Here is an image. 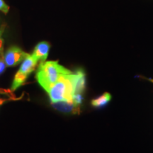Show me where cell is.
Instances as JSON below:
<instances>
[{"label":"cell","instance_id":"5b68a950","mask_svg":"<svg viewBox=\"0 0 153 153\" xmlns=\"http://www.w3.org/2000/svg\"><path fill=\"white\" fill-rule=\"evenodd\" d=\"M38 62V61L32 55H28L26 58L23 60L22 65H21L18 72L28 76L32 72L35 70Z\"/></svg>","mask_w":153,"mask_h":153},{"label":"cell","instance_id":"52a82bcc","mask_svg":"<svg viewBox=\"0 0 153 153\" xmlns=\"http://www.w3.org/2000/svg\"><path fill=\"white\" fill-rule=\"evenodd\" d=\"M53 106L57 110L65 113L79 114L80 112V107L76 106L72 101H59L53 103Z\"/></svg>","mask_w":153,"mask_h":153},{"label":"cell","instance_id":"7a4b0ae2","mask_svg":"<svg viewBox=\"0 0 153 153\" xmlns=\"http://www.w3.org/2000/svg\"><path fill=\"white\" fill-rule=\"evenodd\" d=\"M47 92L52 104L59 101H72L74 94L73 73L70 72L61 76Z\"/></svg>","mask_w":153,"mask_h":153},{"label":"cell","instance_id":"8992f818","mask_svg":"<svg viewBox=\"0 0 153 153\" xmlns=\"http://www.w3.org/2000/svg\"><path fill=\"white\" fill-rule=\"evenodd\" d=\"M74 85V94H82L85 88L86 78L85 73L83 70L79 69L73 73Z\"/></svg>","mask_w":153,"mask_h":153},{"label":"cell","instance_id":"ba28073f","mask_svg":"<svg viewBox=\"0 0 153 153\" xmlns=\"http://www.w3.org/2000/svg\"><path fill=\"white\" fill-rule=\"evenodd\" d=\"M111 99V96L109 93L105 92L91 101V105L95 108H102L108 104Z\"/></svg>","mask_w":153,"mask_h":153},{"label":"cell","instance_id":"30bf717a","mask_svg":"<svg viewBox=\"0 0 153 153\" xmlns=\"http://www.w3.org/2000/svg\"><path fill=\"white\" fill-rule=\"evenodd\" d=\"M4 26H2L0 28V57H4V41L2 38V34L4 33Z\"/></svg>","mask_w":153,"mask_h":153},{"label":"cell","instance_id":"3957f363","mask_svg":"<svg viewBox=\"0 0 153 153\" xmlns=\"http://www.w3.org/2000/svg\"><path fill=\"white\" fill-rule=\"evenodd\" d=\"M28 55L19 48L13 46L7 50L4 55V59L7 66L14 67L22 62Z\"/></svg>","mask_w":153,"mask_h":153},{"label":"cell","instance_id":"6da1fadb","mask_svg":"<svg viewBox=\"0 0 153 153\" xmlns=\"http://www.w3.org/2000/svg\"><path fill=\"white\" fill-rule=\"evenodd\" d=\"M72 72L60 65L57 61H48L40 63L36 78L39 85L48 91L61 76Z\"/></svg>","mask_w":153,"mask_h":153},{"label":"cell","instance_id":"8fae6325","mask_svg":"<svg viewBox=\"0 0 153 153\" xmlns=\"http://www.w3.org/2000/svg\"><path fill=\"white\" fill-rule=\"evenodd\" d=\"M0 11H3L5 14H7L9 11V7L6 4L3 0H0Z\"/></svg>","mask_w":153,"mask_h":153},{"label":"cell","instance_id":"9c48e42d","mask_svg":"<svg viewBox=\"0 0 153 153\" xmlns=\"http://www.w3.org/2000/svg\"><path fill=\"white\" fill-rule=\"evenodd\" d=\"M28 76L24 75L21 73V72H18L15 75L14 82L12 83V86H11V89L13 91L16 90L19 87H20L22 85H24V82L27 79Z\"/></svg>","mask_w":153,"mask_h":153},{"label":"cell","instance_id":"7c38bea8","mask_svg":"<svg viewBox=\"0 0 153 153\" xmlns=\"http://www.w3.org/2000/svg\"><path fill=\"white\" fill-rule=\"evenodd\" d=\"M6 68V63L4 62V57H0V74H2Z\"/></svg>","mask_w":153,"mask_h":153},{"label":"cell","instance_id":"277c9868","mask_svg":"<svg viewBox=\"0 0 153 153\" xmlns=\"http://www.w3.org/2000/svg\"><path fill=\"white\" fill-rule=\"evenodd\" d=\"M51 45L49 43L46 41H43L37 44V45L35 47L33 54L31 55L33 56L36 60L40 61L41 62H45L46 60Z\"/></svg>","mask_w":153,"mask_h":153}]
</instances>
